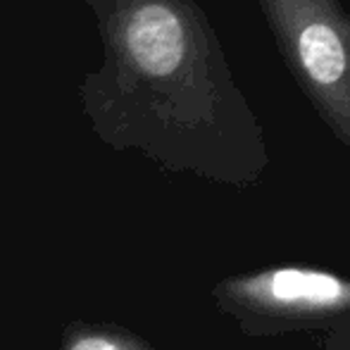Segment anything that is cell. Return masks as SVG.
Returning <instances> with one entry per match:
<instances>
[{
	"mask_svg": "<svg viewBox=\"0 0 350 350\" xmlns=\"http://www.w3.org/2000/svg\"><path fill=\"white\" fill-rule=\"evenodd\" d=\"M300 60L310 77L322 86L336 83L346 72V51L338 33L327 24H310L298 41Z\"/></svg>",
	"mask_w": 350,
	"mask_h": 350,
	"instance_id": "cell-2",
	"label": "cell"
},
{
	"mask_svg": "<svg viewBox=\"0 0 350 350\" xmlns=\"http://www.w3.org/2000/svg\"><path fill=\"white\" fill-rule=\"evenodd\" d=\"M217 310L255 338L308 336L319 350H350V277L312 265H269L212 286Z\"/></svg>",
	"mask_w": 350,
	"mask_h": 350,
	"instance_id": "cell-1",
	"label": "cell"
},
{
	"mask_svg": "<svg viewBox=\"0 0 350 350\" xmlns=\"http://www.w3.org/2000/svg\"><path fill=\"white\" fill-rule=\"evenodd\" d=\"M57 350H155L148 338L122 324L70 322L62 332Z\"/></svg>",
	"mask_w": 350,
	"mask_h": 350,
	"instance_id": "cell-3",
	"label": "cell"
}]
</instances>
